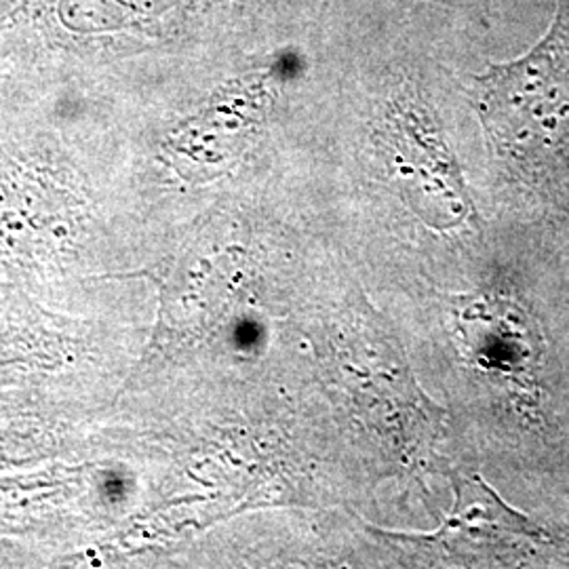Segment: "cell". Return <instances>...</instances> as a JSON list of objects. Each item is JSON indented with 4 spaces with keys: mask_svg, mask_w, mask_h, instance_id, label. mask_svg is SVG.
Segmentation results:
<instances>
[{
    "mask_svg": "<svg viewBox=\"0 0 569 569\" xmlns=\"http://www.w3.org/2000/svg\"><path fill=\"white\" fill-rule=\"evenodd\" d=\"M448 312L462 355L489 376L528 387L540 340L528 315L493 293L449 296Z\"/></svg>",
    "mask_w": 569,
    "mask_h": 569,
    "instance_id": "cell-3",
    "label": "cell"
},
{
    "mask_svg": "<svg viewBox=\"0 0 569 569\" xmlns=\"http://www.w3.org/2000/svg\"><path fill=\"white\" fill-rule=\"evenodd\" d=\"M468 89L500 182L538 194L569 188V0H557L523 56L477 63Z\"/></svg>",
    "mask_w": 569,
    "mask_h": 569,
    "instance_id": "cell-2",
    "label": "cell"
},
{
    "mask_svg": "<svg viewBox=\"0 0 569 569\" xmlns=\"http://www.w3.org/2000/svg\"><path fill=\"white\" fill-rule=\"evenodd\" d=\"M547 531L528 517L509 509L479 475L456 479V507L437 536H425L428 547L448 552L456 559L502 557L521 542H547Z\"/></svg>",
    "mask_w": 569,
    "mask_h": 569,
    "instance_id": "cell-4",
    "label": "cell"
},
{
    "mask_svg": "<svg viewBox=\"0 0 569 569\" xmlns=\"http://www.w3.org/2000/svg\"><path fill=\"white\" fill-rule=\"evenodd\" d=\"M418 2H427V4L437 7V9L449 11L458 18H462V20H467L468 23L477 26L479 30H483L488 34L491 32L493 0H418Z\"/></svg>",
    "mask_w": 569,
    "mask_h": 569,
    "instance_id": "cell-5",
    "label": "cell"
},
{
    "mask_svg": "<svg viewBox=\"0 0 569 569\" xmlns=\"http://www.w3.org/2000/svg\"><path fill=\"white\" fill-rule=\"evenodd\" d=\"M4 4H9V0H0V9H2Z\"/></svg>",
    "mask_w": 569,
    "mask_h": 569,
    "instance_id": "cell-6",
    "label": "cell"
},
{
    "mask_svg": "<svg viewBox=\"0 0 569 569\" xmlns=\"http://www.w3.org/2000/svg\"><path fill=\"white\" fill-rule=\"evenodd\" d=\"M323 0H9L0 81L82 89L133 61L302 30Z\"/></svg>",
    "mask_w": 569,
    "mask_h": 569,
    "instance_id": "cell-1",
    "label": "cell"
}]
</instances>
